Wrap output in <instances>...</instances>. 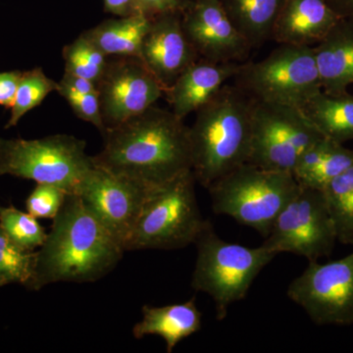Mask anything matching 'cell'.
Wrapping results in <instances>:
<instances>
[{"mask_svg": "<svg viewBox=\"0 0 353 353\" xmlns=\"http://www.w3.org/2000/svg\"><path fill=\"white\" fill-rule=\"evenodd\" d=\"M323 138L301 109L252 99L248 163L292 173L301 154Z\"/></svg>", "mask_w": 353, "mask_h": 353, "instance_id": "9", "label": "cell"}, {"mask_svg": "<svg viewBox=\"0 0 353 353\" xmlns=\"http://www.w3.org/2000/svg\"><path fill=\"white\" fill-rule=\"evenodd\" d=\"M21 75V71L0 73V105L6 108H12Z\"/></svg>", "mask_w": 353, "mask_h": 353, "instance_id": "31", "label": "cell"}, {"mask_svg": "<svg viewBox=\"0 0 353 353\" xmlns=\"http://www.w3.org/2000/svg\"><path fill=\"white\" fill-rule=\"evenodd\" d=\"M60 95L66 99L70 108L79 119L94 125L101 134L105 132L106 127L102 118L99 92L79 94V92H66Z\"/></svg>", "mask_w": 353, "mask_h": 353, "instance_id": "30", "label": "cell"}, {"mask_svg": "<svg viewBox=\"0 0 353 353\" xmlns=\"http://www.w3.org/2000/svg\"><path fill=\"white\" fill-rule=\"evenodd\" d=\"M150 22L152 17L138 14L104 21L83 34L108 57H139Z\"/></svg>", "mask_w": 353, "mask_h": 353, "instance_id": "20", "label": "cell"}, {"mask_svg": "<svg viewBox=\"0 0 353 353\" xmlns=\"http://www.w3.org/2000/svg\"><path fill=\"white\" fill-rule=\"evenodd\" d=\"M66 92H79V94L99 92L97 83L82 77L72 75L65 72L61 80L58 82L57 92L61 94Z\"/></svg>", "mask_w": 353, "mask_h": 353, "instance_id": "32", "label": "cell"}, {"mask_svg": "<svg viewBox=\"0 0 353 353\" xmlns=\"http://www.w3.org/2000/svg\"><path fill=\"white\" fill-rule=\"evenodd\" d=\"M252 124V99L234 85L226 83L196 111L190 127L196 183L208 189L248 162Z\"/></svg>", "mask_w": 353, "mask_h": 353, "instance_id": "3", "label": "cell"}, {"mask_svg": "<svg viewBox=\"0 0 353 353\" xmlns=\"http://www.w3.org/2000/svg\"><path fill=\"white\" fill-rule=\"evenodd\" d=\"M228 17L252 48L272 39L284 0H220Z\"/></svg>", "mask_w": 353, "mask_h": 353, "instance_id": "21", "label": "cell"}, {"mask_svg": "<svg viewBox=\"0 0 353 353\" xmlns=\"http://www.w3.org/2000/svg\"><path fill=\"white\" fill-rule=\"evenodd\" d=\"M143 319L132 329L134 338L141 340L145 336H159L166 343V352L174 348L188 336L201 329V313L197 308L196 297L183 303L170 305H145L141 309Z\"/></svg>", "mask_w": 353, "mask_h": 353, "instance_id": "19", "label": "cell"}, {"mask_svg": "<svg viewBox=\"0 0 353 353\" xmlns=\"http://www.w3.org/2000/svg\"><path fill=\"white\" fill-rule=\"evenodd\" d=\"M196 183L190 170L152 188L125 250H178L194 243L206 221Z\"/></svg>", "mask_w": 353, "mask_h": 353, "instance_id": "6", "label": "cell"}, {"mask_svg": "<svg viewBox=\"0 0 353 353\" xmlns=\"http://www.w3.org/2000/svg\"><path fill=\"white\" fill-rule=\"evenodd\" d=\"M85 148V141L69 134L30 141L0 139V176H19L76 194L81 181L94 166Z\"/></svg>", "mask_w": 353, "mask_h": 353, "instance_id": "8", "label": "cell"}, {"mask_svg": "<svg viewBox=\"0 0 353 353\" xmlns=\"http://www.w3.org/2000/svg\"><path fill=\"white\" fill-rule=\"evenodd\" d=\"M139 58L164 90L170 88L188 67L201 59L183 30L181 12L152 17Z\"/></svg>", "mask_w": 353, "mask_h": 353, "instance_id": "15", "label": "cell"}, {"mask_svg": "<svg viewBox=\"0 0 353 353\" xmlns=\"http://www.w3.org/2000/svg\"><path fill=\"white\" fill-rule=\"evenodd\" d=\"M194 245L197 255L192 287L214 301L219 321L232 304L245 299L255 279L278 255L263 245L248 248L222 240L208 220Z\"/></svg>", "mask_w": 353, "mask_h": 353, "instance_id": "4", "label": "cell"}, {"mask_svg": "<svg viewBox=\"0 0 353 353\" xmlns=\"http://www.w3.org/2000/svg\"><path fill=\"white\" fill-rule=\"evenodd\" d=\"M2 285H3V283L0 282V287H2Z\"/></svg>", "mask_w": 353, "mask_h": 353, "instance_id": "36", "label": "cell"}, {"mask_svg": "<svg viewBox=\"0 0 353 353\" xmlns=\"http://www.w3.org/2000/svg\"><path fill=\"white\" fill-rule=\"evenodd\" d=\"M143 13L150 17L168 12H181L187 2L185 0H139Z\"/></svg>", "mask_w": 353, "mask_h": 353, "instance_id": "33", "label": "cell"}, {"mask_svg": "<svg viewBox=\"0 0 353 353\" xmlns=\"http://www.w3.org/2000/svg\"><path fill=\"white\" fill-rule=\"evenodd\" d=\"M313 50L323 92L347 94L353 85V18L341 19Z\"/></svg>", "mask_w": 353, "mask_h": 353, "instance_id": "18", "label": "cell"}, {"mask_svg": "<svg viewBox=\"0 0 353 353\" xmlns=\"http://www.w3.org/2000/svg\"><path fill=\"white\" fill-rule=\"evenodd\" d=\"M321 190L333 220L336 241L353 245V165Z\"/></svg>", "mask_w": 353, "mask_h": 353, "instance_id": "23", "label": "cell"}, {"mask_svg": "<svg viewBox=\"0 0 353 353\" xmlns=\"http://www.w3.org/2000/svg\"><path fill=\"white\" fill-rule=\"evenodd\" d=\"M106 129L145 112L164 95V88L138 57H110L97 83Z\"/></svg>", "mask_w": 353, "mask_h": 353, "instance_id": "12", "label": "cell"}, {"mask_svg": "<svg viewBox=\"0 0 353 353\" xmlns=\"http://www.w3.org/2000/svg\"><path fill=\"white\" fill-rule=\"evenodd\" d=\"M299 185L290 172L246 163L208 188L215 214L227 215L267 238Z\"/></svg>", "mask_w": 353, "mask_h": 353, "instance_id": "5", "label": "cell"}, {"mask_svg": "<svg viewBox=\"0 0 353 353\" xmlns=\"http://www.w3.org/2000/svg\"><path fill=\"white\" fill-rule=\"evenodd\" d=\"M67 192L57 185L38 183L26 201L27 212L37 219H54L63 205Z\"/></svg>", "mask_w": 353, "mask_h": 353, "instance_id": "29", "label": "cell"}, {"mask_svg": "<svg viewBox=\"0 0 353 353\" xmlns=\"http://www.w3.org/2000/svg\"><path fill=\"white\" fill-rule=\"evenodd\" d=\"M150 189L94 164L75 194L125 250Z\"/></svg>", "mask_w": 353, "mask_h": 353, "instance_id": "13", "label": "cell"}, {"mask_svg": "<svg viewBox=\"0 0 353 353\" xmlns=\"http://www.w3.org/2000/svg\"><path fill=\"white\" fill-rule=\"evenodd\" d=\"M36 252L15 245L0 228V282L29 285L34 276Z\"/></svg>", "mask_w": 353, "mask_h": 353, "instance_id": "27", "label": "cell"}, {"mask_svg": "<svg viewBox=\"0 0 353 353\" xmlns=\"http://www.w3.org/2000/svg\"><path fill=\"white\" fill-rule=\"evenodd\" d=\"M287 294L315 324L353 325V252L324 264L309 262L290 283Z\"/></svg>", "mask_w": 353, "mask_h": 353, "instance_id": "11", "label": "cell"}, {"mask_svg": "<svg viewBox=\"0 0 353 353\" xmlns=\"http://www.w3.org/2000/svg\"><path fill=\"white\" fill-rule=\"evenodd\" d=\"M241 64L197 60L165 90L172 112L183 120L190 114L196 113L226 85L228 81L233 80Z\"/></svg>", "mask_w": 353, "mask_h": 353, "instance_id": "16", "label": "cell"}, {"mask_svg": "<svg viewBox=\"0 0 353 353\" xmlns=\"http://www.w3.org/2000/svg\"><path fill=\"white\" fill-rule=\"evenodd\" d=\"M234 85L250 99L301 109L322 92L313 46L279 44L259 62H243Z\"/></svg>", "mask_w": 353, "mask_h": 353, "instance_id": "7", "label": "cell"}, {"mask_svg": "<svg viewBox=\"0 0 353 353\" xmlns=\"http://www.w3.org/2000/svg\"><path fill=\"white\" fill-rule=\"evenodd\" d=\"M182 24L201 59L243 63L252 50L228 17L220 0H196L182 11Z\"/></svg>", "mask_w": 353, "mask_h": 353, "instance_id": "14", "label": "cell"}, {"mask_svg": "<svg viewBox=\"0 0 353 353\" xmlns=\"http://www.w3.org/2000/svg\"><path fill=\"white\" fill-rule=\"evenodd\" d=\"M95 166L148 188L192 168L190 127L171 110L153 105L102 134Z\"/></svg>", "mask_w": 353, "mask_h": 353, "instance_id": "1", "label": "cell"}, {"mask_svg": "<svg viewBox=\"0 0 353 353\" xmlns=\"http://www.w3.org/2000/svg\"><path fill=\"white\" fill-rule=\"evenodd\" d=\"M125 252L80 196L68 194L36 252L34 276L28 287L39 290L60 282H94L110 273Z\"/></svg>", "mask_w": 353, "mask_h": 353, "instance_id": "2", "label": "cell"}, {"mask_svg": "<svg viewBox=\"0 0 353 353\" xmlns=\"http://www.w3.org/2000/svg\"><path fill=\"white\" fill-rule=\"evenodd\" d=\"M336 241V230L322 190L299 185L263 245L276 254L294 253L311 262L329 257Z\"/></svg>", "mask_w": 353, "mask_h": 353, "instance_id": "10", "label": "cell"}, {"mask_svg": "<svg viewBox=\"0 0 353 353\" xmlns=\"http://www.w3.org/2000/svg\"><path fill=\"white\" fill-rule=\"evenodd\" d=\"M0 228L15 245L30 252L41 248L48 236L36 217L15 208H0Z\"/></svg>", "mask_w": 353, "mask_h": 353, "instance_id": "26", "label": "cell"}, {"mask_svg": "<svg viewBox=\"0 0 353 353\" xmlns=\"http://www.w3.org/2000/svg\"><path fill=\"white\" fill-rule=\"evenodd\" d=\"M325 138L334 143L353 141V95L320 92L301 109Z\"/></svg>", "mask_w": 353, "mask_h": 353, "instance_id": "22", "label": "cell"}, {"mask_svg": "<svg viewBox=\"0 0 353 353\" xmlns=\"http://www.w3.org/2000/svg\"><path fill=\"white\" fill-rule=\"evenodd\" d=\"M343 18L327 0H284L272 39L279 44L314 46Z\"/></svg>", "mask_w": 353, "mask_h": 353, "instance_id": "17", "label": "cell"}, {"mask_svg": "<svg viewBox=\"0 0 353 353\" xmlns=\"http://www.w3.org/2000/svg\"><path fill=\"white\" fill-rule=\"evenodd\" d=\"M62 55L66 73L88 79L97 83V85L103 75L108 61V55L104 54L83 34L65 46Z\"/></svg>", "mask_w": 353, "mask_h": 353, "instance_id": "24", "label": "cell"}, {"mask_svg": "<svg viewBox=\"0 0 353 353\" xmlns=\"http://www.w3.org/2000/svg\"><path fill=\"white\" fill-rule=\"evenodd\" d=\"M106 12L118 17L138 15L143 13L139 0H103Z\"/></svg>", "mask_w": 353, "mask_h": 353, "instance_id": "34", "label": "cell"}, {"mask_svg": "<svg viewBox=\"0 0 353 353\" xmlns=\"http://www.w3.org/2000/svg\"><path fill=\"white\" fill-rule=\"evenodd\" d=\"M343 2L347 4L348 8H350V12L352 13L353 16V0H343Z\"/></svg>", "mask_w": 353, "mask_h": 353, "instance_id": "35", "label": "cell"}, {"mask_svg": "<svg viewBox=\"0 0 353 353\" xmlns=\"http://www.w3.org/2000/svg\"><path fill=\"white\" fill-rule=\"evenodd\" d=\"M57 90L58 83L48 78L41 67L22 72L6 129L16 126L25 114L38 108L50 92Z\"/></svg>", "mask_w": 353, "mask_h": 353, "instance_id": "25", "label": "cell"}, {"mask_svg": "<svg viewBox=\"0 0 353 353\" xmlns=\"http://www.w3.org/2000/svg\"><path fill=\"white\" fill-rule=\"evenodd\" d=\"M352 165L353 150L334 141L321 163L297 183L303 187L323 190L327 183L347 171Z\"/></svg>", "mask_w": 353, "mask_h": 353, "instance_id": "28", "label": "cell"}]
</instances>
